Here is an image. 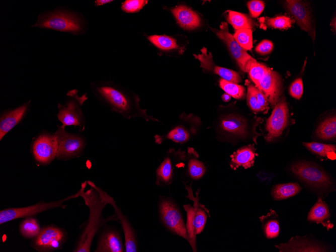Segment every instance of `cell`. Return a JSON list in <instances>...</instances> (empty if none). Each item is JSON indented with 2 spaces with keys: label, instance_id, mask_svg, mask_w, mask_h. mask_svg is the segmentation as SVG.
I'll list each match as a JSON object with an SVG mask.
<instances>
[{
  "label": "cell",
  "instance_id": "cell-42",
  "mask_svg": "<svg viewBox=\"0 0 336 252\" xmlns=\"http://www.w3.org/2000/svg\"><path fill=\"white\" fill-rule=\"evenodd\" d=\"M246 98L248 105L252 110L256 112L263 111L261 107L258 102L257 98L253 90V85L251 84L247 86Z\"/></svg>",
  "mask_w": 336,
  "mask_h": 252
},
{
  "label": "cell",
  "instance_id": "cell-35",
  "mask_svg": "<svg viewBox=\"0 0 336 252\" xmlns=\"http://www.w3.org/2000/svg\"><path fill=\"white\" fill-rule=\"evenodd\" d=\"M233 36L237 43L245 50H249L251 49L253 46L251 29L236 30Z\"/></svg>",
  "mask_w": 336,
  "mask_h": 252
},
{
  "label": "cell",
  "instance_id": "cell-18",
  "mask_svg": "<svg viewBox=\"0 0 336 252\" xmlns=\"http://www.w3.org/2000/svg\"><path fill=\"white\" fill-rule=\"evenodd\" d=\"M30 101L18 107L3 111L0 115V140L19 124L27 113Z\"/></svg>",
  "mask_w": 336,
  "mask_h": 252
},
{
  "label": "cell",
  "instance_id": "cell-13",
  "mask_svg": "<svg viewBox=\"0 0 336 252\" xmlns=\"http://www.w3.org/2000/svg\"><path fill=\"white\" fill-rule=\"evenodd\" d=\"M215 33L218 38L226 45L239 67L243 71L247 72L250 65L256 60L237 43L228 31L227 23L222 22L219 29L216 30Z\"/></svg>",
  "mask_w": 336,
  "mask_h": 252
},
{
  "label": "cell",
  "instance_id": "cell-22",
  "mask_svg": "<svg viewBox=\"0 0 336 252\" xmlns=\"http://www.w3.org/2000/svg\"><path fill=\"white\" fill-rule=\"evenodd\" d=\"M171 11L177 23L184 29L193 30L201 25V21L199 15L186 6H177Z\"/></svg>",
  "mask_w": 336,
  "mask_h": 252
},
{
  "label": "cell",
  "instance_id": "cell-1",
  "mask_svg": "<svg viewBox=\"0 0 336 252\" xmlns=\"http://www.w3.org/2000/svg\"><path fill=\"white\" fill-rule=\"evenodd\" d=\"M91 88L101 102L126 119L140 117L147 121L157 120L140 107V98L137 94L112 81L94 82L91 83Z\"/></svg>",
  "mask_w": 336,
  "mask_h": 252
},
{
  "label": "cell",
  "instance_id": "cell-11",
  "mask_svg": "<svg viewBox=\"0 0 336 252\" xmlns=\"http://www.w3.org/2000/svg\"><path fill=\"white\" fill-rule=\"evenodd\" d=\"M88 185L94 187L99 192L102 200L107 205H111L115 210L120 224L123 229L124 235V245L125 251L136 252L137 251V240L136 233L130 224L127 217L122 212L114 199L104 191L101 188L97 186L93 182L87 181Z\"/></svg>",
  "mask_w": 336,
  "mask_h": 252
},
{
  "label": "cell",
  "instance_id": "cell-44",
  "mask_svg": "<svg viewBox=\"0 0 336 252\" xmlns=\"http://www.w3.org/2000/svg\"><path fill=\"white\" fill-rule=\"evenodd\" d=\"M253 90L257 98L258 102L261 107L262 110H265L268 107V101L265 96L255 86L253 85Z\"/></svg>",
  "mask_w": 336,
  "mask_h": 252
},
{
  "label": "cell",
  "instance_id": "cell-26",
  "mask_svg": "<svg viewBox=\"0 0 336 252\" xmlns=\"http://www.w3.org/2000/svg\"><path fill=\"white\" fill-rule=\"evenodd\" d=\"M222 128L226 132L239 136H244L246 133V123L245 120L238 116H228L221 122Z\"/></svg>",
  "mask_w": 336,
  "mask_h": 252
},
{
  "label": "cell",
  "instance_id": "cell-43",
  "mask_svg": "<svg viewBox=\"0 0 336 252\" xmlns=\"http://www.w3.org/2000/svg\"><path fill=\"white\" fill-rule=\"evenodd\" d=\"M273 44L268 40L260 42L256 47V51L260 55H264L270 53L273 50Z\"/></svg>",
  "mask_w": 336,
  "mask_h": 252
},
{
  "label": "cell",
  "instance_id": "cell-30",
  "mask_svg": "<svg viewBox=\"0 0 336 252\" xmlns=\"http://www.w3.org/2000/svg\"><path fill=\"white\" fill-rule=\"evenodd\" d=\"M189 131L182 125H178L172 128L163 136H155V141L161 143L164 139H170L176 143H183L189 140Z\"/></svg>",
  "mask_w": 336,
  "mask_h": 252
},
{
  "label": "cell",
  "instance_id": "cell-21",
  "mask_svg": "<svg viewBox=\"0 0 336 252\" xmlns=\"http://www.w3.org/2000/svg\"><path fill=\"white\" fill-rule=\"evenodd\" d=\"M124 245L119 232L112 228L105 230L100 236L96 252H123Z\"/></svg>",
  "mask_w": 336,
  "mask_h": 252
},
{
  "label": "cell",
  "instance_id": "cell-19",
  "mask_svg": "<svg viewBox=\"0 0 336 252\" xmlns=\"http://www.w3.org/2000/svg\"><path fill=\"white\" fill-rule=\"evenodd\" d=\"M202 54L195 55L196 58L201 62V67L205 69L212 70L213 72L220 76L222 79L237 84L241 81V78L239 74L229 69L215 65L212 61L211 55L207 53L205 48L202 49Z\"/></svg>",
  "mask_w": 336,
  "mask_h": 252
},
{
  "label": "cell",
  "instance_id": "cell-20",
  "mask_svg": "<svg viewBox=\"0 0 336 252\" xmlns=\"http://www.w3.org/2000/svg\"><path fill=\"white\" fill-rule=\"evenodd\" d=\"M279 251H327L325 246L306 238V236L292 237L286 243L275 245Z\"/></svg>",
  "mask_w": 336,
  "mask_h": 252
},
{
  "label": "cell",
  "instance_id": "cell-39",
  "mask_svg": "<svg viewBox=\"0 0 336 252\" xmlns=\"http://www.w3.org/2000/svg\"><path fill=\"white\" fill-rule=\"evenodd\" d=\"M147 3V1L144 0L125 1L122 4L121 9L126 13H135L139 11Z\"/></svg>",
  "mask_w": 336,
  "mask_h": 252
},
{
  "label": "cell",
  "instance_id": "cell-40",
  "mask_svg": "<svg viewBox=\"0 0 336 252\" xmlns=\"http://www.w3.org/2000/svg\"><path fill=\"white\" fill-rule=\"evenodd\" d=\"M249 13L253 18H257L262 13L265 8V4L262 1L253 0L247 4Z\"/></svg>",
  "mask_w": 336,
  "mask_h": 252
},
{
  "label": "cell",
  "instance_id": "cell-33",
  "mask_svg": "<svg viewBox=\"0 0 336 252\" xmlns=\"http://www.w3.org/2000/svg\"><path fill=\"white\" fill-rule=\"evenodd\" d=\"M147 39L155 46L162 50L169 51L179 47L176 39L170 36L153 35L148 36Z\"/></svg>",
  "mask_w": 336,
  "mask_h": 252
},
{
  "label": "cell",
  "instance_id": "cell-36",
  "mask_svg": "<svg viewBox=\"0 0 336 252\" xmlns=\"http://www.w3.org/2000/svg\"><path fill=\"white\" fill-rule=\"evenodd\" d=\"M219 86L226 93L235 99H242L245 95V88L242 86L227 81L222 78L219 80Z\"/></svg>",
  "mask_w": 336,
  "mask_h": 252
},
{
  "label": "cell",
  "instance_id": "cell-10",
  "mask_svg": "<svg viewBox=\"0 0 336 252\" xmlns=\"http://www.w3.org/2000/svg\"><path fill=\"white\" fill-rule=\"evenodd\" d=\"M67 239L66 232L55 225L41 228L38 234L31 241V246L39 252H49L62 248Z\"/></svg>",
  "mask_w": 336,
  "mask_h": 252
},
{
  "label": "cell",
  "instance_id": "cell-24",
  "mask_svg": "<svg viewBox=\"0 0 336 252\" xmlns=\"http://www.w3.org/2000/svg\"><path fill=\"white\" fill-rule=\"evenodd\" d=\"M330 214L328 205L321 198H318L308 212L307 220L310 222L321 224L328 231L334 226L330 220Z\"/></svg>",
  "mask_w": 336,
  "mask_h": 252
},
{
  "label": "cell",
  "instance_id": "cell-46",
  "mask_svg": "<svg viewBox=\"0 0 336 252\" xmlns=\"http://www.w3.org/2000/svg\"><path fill=\"white\" fill-rule=\"evenodd\" d=\"M222 99L224 102H228L231 99V96L227 93H224L222 96Z\"/></svg>",
  "mask_w": 336,
  "mask_h": 252
},
{
  "label": "cell",
  "instance_id": "cell-16",
  "mask_svg": "<svg viewBox=\"0 0 336 252\" xmlns=\"http://www.w3.org/2000/svg\"><path fill=\"white\" fill-rule=\"evenodd\" d=\"M284 7L293 16L300 29L307 32L314 40L315 30L312 25L309 11L304 3L298 0H287L284 2Z\"/></svg>",
  "mask_w": 336,
  "mask_h": 252
},
{
  "label": "cell",
  "instance_id": "cell-6",
  "mask_svg": "<svg viewBox=\"0 0 336 252\" xmlns=\"http://www.w3.org/2000/svg\"><path fill=\"white\" fill-rule=\"evenodd\" d=\"M158 210L160 221L163 226L172 233L189 242L186 224L176 203L171 199L160 197L158 203Z\"/></svg>",
  "mask_w": 336,
  "mask_h": 252
},
{
  "label": "cell",
  "instance_id": "cell-15",
  "mask_svg": "<svg viewBox=\"0 0 336 252\" xmlns=\"http://www.w3.org/2000/svg\"><path fill=\"white\" fill-rule=\"evenodd\" d=\"M185 152L170 149L163 161L156 170L155 184L160 187L170 185L173 181L175 168L185 158Z\"/></svg>",
  "mask_w": 336,
  "mask_h": 252
},
{
  "label": "cell",
  "instance_id": "cell-14",
  "mask_svg": "<svg viewBox=\"0 0 336 252\" xmlns=\"http://www.w3.org/2000/svg\"><path fill=\"white\" fill-rule=\"evenodd\" d=\"M289 117V110L286 102L282 100L274 107L268 118L266 128L268 132L265 138L271 142L280 136L286 127Z\"/></svg>",
  "mask_w": 336,
  "mask_h": 252
},
{
  "label": "cell",
  "instance_id": "cell-8",
  "mask_svg": "<svg viewBox=\"0 0 336 252\" xmlns=\"http://www.w3.org/2000/svg\"><path fill=\"white\" fill-rule=\"evenodd\" d=\"M291 171L299 179L316 189H326L332 182L327 174L319 166L307 161H298L292 164Z\"/></svg>",
  "mask_w": 336,
  "mask_h": 252
},
{
  "label": "cell",
  "instance_id": "cell-38",
  "mask_svg": "<svg viewBox=\"0 0 336 252\" xmlns=\"http://www.w3.org/2000/svg\"><path fill=\"white\" fill-rule=\"evenodd\" d=\"M266 22L268 26L275 29H287L291 26L293 21L289 17L279 16L269 18Z\"/></svg>",
  "mask_w": 336,
  "mask_h": 252
},
{
  "label": "cell",
  "instance_id": "cell-23",
  "mask_svg": "<svg viewBox=\"0 0 336 252\" xmlns=\"http://www.w3.org/2000/svg\"><path fill=\"white\" fill-rule=\"evenodd\" d=\"M256 148L252 144L243 146L231 155L230 167L235 170L240 166L246 169L254 165L256 156Z\"/></svg>",
  "mask_w": 336,
  "mask_h": 252
},
{
  "label": "cell",
  "instance_id": "cell-2",
  "mask_svg": "<svg viewBox=\"0 0 336 252\" xmlns=\"http://www.w3.org/2000/svg\"><path fill=\"white\" fill-rule=\"evenodd\" d=\"M87 185V181L82 183L80 189L78 191L79 196L83 199L85 204L89 208V215L73 249L74 252L90 251L94 238L100 229L108 222L119 221L115 214L107 218L104 217L103 211L106 204L92 186L89 185L90 188L85 191Z\"/></svg>",
  "mask_w": 336,
  "mask_h": 252
},
{
  "label": "cell",
  "instance_id": "cell-17",
  "mask_svg": "<svg viewBox=\"0 0 336 252\" xmlns=\"http://www.w3.org/2000/svg\"><path fill=\"white\" fill-rule=\"evenodd\" d=\"M256 86L272 105L276 104L281 91V77L277 72L271 69Z\"/></svg>",
  "mask_w": 336,
  "mask_h": 252
},
{
  "label": "cell",
  "instance_id": "cell-32",
  "mask_svg": "<svg viewBox=\"0 0 336 252\" xmlns=\"http://www.w3.org/2000/svg\"><path fill=\"white\" fill-rule=\"evenodd\" d=\"M41 228L38 221L32 217L26 218L19 226L20 233L26 238H33L38 234Z\"/></svg>",
  "mask_w": 336,
  "mask_h": 252
},
{
  "label": "cell",
  "instance_id": "cell-31",
  "mask_svg": "<svg viewBox=\"0 0 336 252\" xmlns=\"http://www.w3.org/2000/svg\"><path fill=\"white\" fill-rule=\"evenodd\" d=\"M227 19L235 30L243 29H251L253 27L252 19L244 14L229 11Z\"/></svg>",
  "mask_w": 336,
  "mask_h": 252
},
{
  "label": "cell",
  "instance_id": "cell-29",
  "mask_svg": "<svg viewBox=\"0 0 336 252\" xmlns=\"http://www.w3.org/2000/svg\"><path fill=\"white\" fill-rule=\"evenodd\" d=\"M318 138L324 140L335 138L336 117L335 116L326 118L321 122L315 131Z\"/></svg>",
  "mask_w": 336,
  "mask_h": 252
},
{
  "label": "cell",
  "instance_id": "cell-45",
  "mask_svg": "<svg viewBox=\"0 0 336 252\" xmlns=\"http://www.w3.org/2000/svg\"><path fill=\"white\" fill-rule=\"evenodd\" d=\"M112 2L111 0H97L95 2L96 6H103Z\"/></svg>",
  "mask_w": 336,
  "mask_h": 252
},
{
  "label": "cell",
  "instance_id": "cell-34",
  "mask_svg": "<svg viewBox=\"0 0 336 252\" xmlns=\"http://www.w3.org/2000/svg\"><path fill=\"white\" fill-rule=\"evenodd\" d=\"M206 172L204 163L195 157H190L187 165V174L193 180L201 178Z\"/></svg>",
  "mask_w": 336,
  "mask_h": 252
},
{
  "label": "cell",
  "instance_id": "cell-28",
  "mask_svg": "<svg viewBox=\"0 0 336 252\" xmlns=\"http://www.w3.org/2000/svg\"><path fill=\"white\" fill-rule=\"evenodd\" d=\"M302 144L308 150L316 155L331 160H334L336 158L335 145L316 142H303Z\"/></svg>",
  "mask_w": 336,
  "mask_h": 252
},
{
  "label": "cell",
  "instance_id": "cell-4",
  "mask_svg": "<svg viewBox=\"0 0 336 252\" xmlns=\"http://www.w3.org/2000/svg\"><path fill=\"white\" fill-rule=\"evenodd\" d=\"M78 93V91L76 89L67 92L64 104H58L57 117L62 126L78 127L79 131L82 132L85 129L86 118L81 106L88 97L86 93L79 96Z\"/></svg>",
  "mask_w": 336,
  "mask_h": 252
},
{
  "label": "cell",
  "instance_id": "cell-7",
  "mask_svg": "<svg viewBox=\"0 0 336 252\" xmlns=\"http://www.w3.org/2000/svg\"><path fill=\"white\" fill-rule=\"evenodd\" d=\"M54 133L58 143L57 159L67 160L83 154L87 143L83 135L67 132L62 125H57Z\"/></svg>",
  "mask_w": 336,
  "mask_h": 252
},
{
  "label": "cell",
  "instance_id": "cell-5",
  "mask_svg": "<svg viewBox=\"0 0 336 252\" xmlns=\"http://www.w3.org/2000/svg\"><path fill=\"white\" fill-rule=\"evenodd\" d=\"M33 27L78 34L83 30L82 22L76 15L62 10L54 11L39 15Z\"/></svg>",
  "mask_w": 336,
  "mask_h": 252
},
{
  "label": "cell",
  "instance_id": "cell-25",
  "mask_svg": "<svg viewBox=\"0 0 336 252\" xmlns=\"http://www.w3.org/2000/svg\"><path fill=\"white\" fill-rule=\"evenodd\" d=\"M264 234L268 239L277 237L280 232L279 220L277 214L273 210L266 215L259 217Z\"/></svg>",
  "mask_w": 336,
  "mask_h": 252
},
{
  "label": "cell",
  "instance_id": "cell-37",
  "mask_svg": "<svg viewBox=\"0 0 336 252\" xmlns=\"http://www.w3.org/2000/svg\"><path fill=\"white\" fill-rule=\"evenodd\" d=\"M270 69V68L256 60L250 65L247 72L256 86L261 78Z\"/></svg>",
  "mask_w": 336,
  "mask_h": 252
},
{
  "label": "cell",
  "instance_id": "cell-12",
  "mask_svg": "<svg viewBox=\"0 0 336 252\" xmlns=\"http://www.w3.org/2000/svg\"><path fill=\"white\" fill-rule=\"evenodd\" d=\"M58 143L55 133L43 132L34 139L31 151L35 160L42 165L50 163L56 157Z\"/></svg>",
  "mask_w": 336,
  "mask_h": 252
},
{
  "label": "cell",
  "instance_id": "cell-3",
  "mask_svg": "<svg viewBox=\"0 0 336 252\" xmlns=\"http://www.w3.org/2000/svg\"><path fill=\"white\" fill-rule=\"evenodd\" d=\"M188 192L186 197L193 202V205L186 204L184 205V209L187 213L186 223L189 241L194 251H196V235L201 233L205 226L207 219L210 216L209 210L205 206L200 203L199 194L200 189L196 192V197H194L191 184L190 186L184 184Z\"/></svg>",
  "mask_w": 336,
  "mask_h": 252
},
{
  "label": "cell",
  "instance_id": "cell-27",
  "mask_svg": "<svg viewBox=\"0 0 336 252\" xmlns=\"http://www.w3.org/2000/svg\"><path fill=\"white\" fill-rule=\"evenodd\" d=\"M301 190L297 183L279 184L273 186L271 195L274 200H281L294 196Z\"/></svg>",
  "mask_w": 336,
  "mask_h": 252
},
{
  "label": "cell",
  "instance_id": "cell-41",
  "mask_svg": "<svg viewBox=\"0 0 336 252\" xmlns=\"http://www.w3.org/2000/svg\"><path fill=\"white\" fill-rule=\"evenodd\" d=\"M303 93V85L301 78L296 79L289 88L290 95L296 99H300Z\"/></svg>",
  "mask_w": 336,
  "mask_h": 252
},
{
  "label": "cell",
  "instance_id": "cell-9",
  "mask_svg": "<svg viewBox=\"0 0 336 252\" xmlns=\"http://www.w3.org/2000/svg\"><path fill=\"white\" fill-rule=\"evenodd\" d=\"M79 197L78 192L73 195L57 201L51 202H40L35 205L19 208H9L0 211V224H2L10 221L21 218L32 217L38 214L57 207L65 208L63 203L69 199Z\"/></svg>",
  "mask_w": 336,
  "mask_h": 252
}]
</instances>
